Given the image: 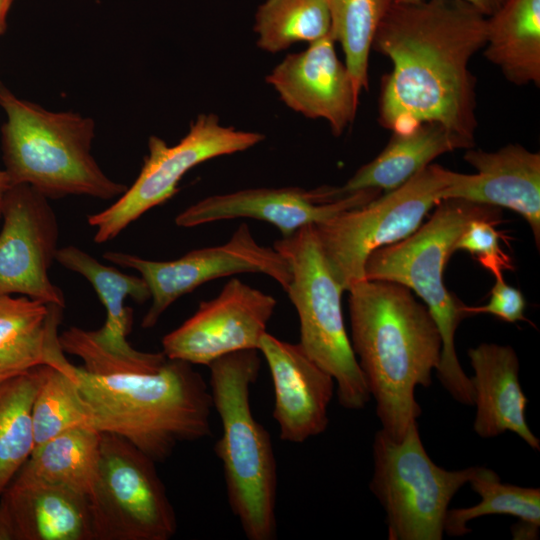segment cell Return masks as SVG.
Instances as JSON below:
<instances>
[{
  "mask_svg": "<svg viewBox=\"0 0 540 540\" xmlns=\"http://www.w3.org/2000/svg\"><path fill=\"white\" fill-rule=\"evenodd\" d=\"M474 146L475 143L435 122L423 123L408 132L392 133L381 153L360 167L343 186L333 187V192L339 198L364 189L389 192L431 164L436 157Z\"/></svg>",
  "mask_w": 540,
  "mask_h": 540,
  "instance_id": "cell-22",
  "label": "cell"
},
{
  "mask_svg": "<svg viewBox=\"0 0 540 540\" xmlns=\"http://www.w3.org/2000/svg\"><path fill=\"white\" fill-rule=\"evenodd\" d=\"M32 418L35 447L66 430L90 427L89 413L76 384L63 370L50 365H43Z\"/></svg>",
  "mask_w": 540,
  "mask_h": 540,
  "instance_id": "cell-30",
  "label": "cell"
},
{
  "mask_svg": "<svg viewBox=\"0 0 540 540\" xmlns=\"http://www.w3.org/2000/svg\"><path fill=\"white\" fill-rule=\"evenodd\" d=\"M349 292L351 345L382 430L401 440L421 415L417 386L429 387L442 339L428 308L406 286L364 279Z\"/></svg>",
  "mask_w": 540,
  "mask_h": 540,
  "instance_id": "cell-2",
  "label": "cell"
},
{
  "mask_svg": "<svg viewBox=\"0 0 540 540\" xmlns=\"http://www.w3.org/2000/svg\"><path fill=\"white\" fill-rule=\"evenodd\" d=\"M62 307L26 296L0 295V381L41 365L62 350Z\"/></svg>",
  "mask_w": 540,
  "mask_h": 540,
  "instance_id": "cell-23",
  "label": "cell"
},
{
  "mask_svg": "<svg viewBox=\"0 0 540 540\" xmlns=\"http://www.w3.org/2000/svg\"><path fill=\"white\" fill-rule=\"evenodd\" d=\"M4 170L11 185L26 184L47 199L120 197L127 186L109 178L91 153L95 122L71 111H50L16 96L0 82Z\"/></svg>",
  "mask_w": 540,
  "mask_h": 540,
  "instance_id": "cell-4",
  "label": "cell"
},
{
  "mask_svg": "<svg viewBox=\"0 0 540 540\" xmlns=\"http://www.w3.org/2000/svg\"><path fill=\"white\" fill-rule=\"evenodd\" d=\"M380 192L364 189L330 201L325 186L312 190L297 187L244 189L198 201L179 213L175 224L188 228L219 220L253 218L274 225L282 237H288L306 225L360 207Z\"/></svg>",
  "mask_w": 540,
  "mask_h": 540,
  "instance_id": "cell-15",
  "label": "cell"
},
{
  "mask_svg": "<svg viewBox=\"0 0 540 540\" xmlns=\"http://www.w3.org/2000/svg\"><path fill=\"white\" fill-rule=\"evenodd\" d=\"M419 0H393V3L398 2H413ZM471 4L481 14L488 17L497 11L506 0H464Z\"/></svg>",
  "mask_w": 540,
  "mask_h": 540,
  "instance_id": "cell-33",
  "label": "cell"
},
{
  "mask_svg": "<svg viewBox=\"0 0 540 540\" xmlns=\"http://www.w3.org/2000/svg\"><path fill=\"white\" fill-rule=\"evenodd\" d=\"M369 488L386 514L389 540H441L448 505L477 466L445 470L427 454L417 421L401 440L382 429L373 441Z\"/></svg>",
  "mask_w": 540,
  "mask_h": 540,
  "instance_id": "cell-8",
  "label": "cell"
},
{
  "mask_svg": "<svg viewBox=\"0 0 540 540\" xmlns=\"http://www.w3.org/2000/svg\"><path fill=\"white\" fill-rule=\"evenodd\" d=\"M393 0H326L330 33L340 43L345 65L360 96L369 87V56L376 30Z\"/></svg>",
  "mask_w": 540,
  "mask_h": 540,
  "instance_id": "cell-28",
  "label": "cell"
},
{
  "mask_svg": "<svg viewBox=\"0 0 540 540\" xmlns=\"http://www.w3.org/2000/svg\"><path fill=\"white\" fill-rule=\"evenodd\" d=\"M100 433L89 497L93 540L171 539L177 519L156 462L123 437Z\"/></svg>",
  "mask_w": 540,
  "mask_h": 540,
  "instance_id": "cell-10",
  "label": "cell"
},
{
  "mask_svg": "<svg viewBox=\"0 0 540 540\" xmlns=\"http://www.w3.org/2000/svg\"><path fill=\"white\" fill-rule=\"evenodd\" d=\"M525 309L526 300L522 292L507 284L503 279L496 280L490 292L489 302L486 305L464 306V311L468 315L491 314L509 323L526 321Z\"/></svg>",
  "mask_w": 540,
  "mask_h": 540,
  "instance_id": "cell-32",
  "label": "cell"
},
{
  "mask_svg": "<svg viewBox=\"0 0 540 540\" xmlns=\"http://www.w3.org/2000/svg\"><path fill=\"white\" fill-rule=\"evenodd\" d=\"M474 375L470 377L476 417L475 433L493 438L507 431L540 451V440L525 419L528 399L519 381V359L509 345L481 343L468 350Z\"/></svg>",
  "mask_w": 540,
  "mask_h": 540,
  "instance_id": "cell-20",
  "label": "cell"
},
{
  "mask_svg": "<svg viewBox=\"0 0 540 540\" xmlns=\"http://www.w3.org/2000/svg\"><path fill=\"white\" fill-rule=\"evenodd\" d=\"M213 408L222 427L214 450L220 459L229 506L249 540L276 536L277 465L271 437L250 406L258 350L224 355L208 365Z\"/></svg>",
  "mask_w": 540,
  "mask_h": 540,
  "instance_id": "cell-6",
  "label": "cell"
},
{
  "mask_svg": "<svg viewBox=\"0 0 540 540\" xmlns=\"http://www.w3.org/2000/svg\"><path fill=\"white\" fill-rule=\"evenodd\" d=\"M87 407L90 427L119 435L157 462L176 446L211 435L210 387L192 364L167 358L154 373L95 375L59 355Z\"/></svg>",
  "mask_w": 540,
  "mask_h": 540,
  "instance_id": "cell-3",
  "label": "cell"
},
{
  "mask_svg": "<svg viewBox=\"0 0 540 540\" xmlns=\"http://www.w3.org/2000/svg\"><path fill=\"white\" fill-rule=\"evenodd\" d=\"M500 220L476 218L468 223L454 245V251L469 252L496 280L503 279V272L513 269L511 258L501 249L503 233L495 226Z\"/></svg>",
  "mask_w": 540,
  "mask_h": 540,
  "instance_id": "cell-31",
  "label": "cell"
},
{
  "mask_svg": "<svg viewBox=\"0 0 540 540\" xmlns=\"http://www.w3.org/2000/svg\"><path fill=\"white\" fill-rule=\"evenodd\" d=\"M56 261L87 279L105 307L104 325L97 330H85L91 345L107 356L142 358L146 352L134 349L127 341L132 329L133 310L125 306V300L130 297L138 304L150 300L151 293L145 280L104 265L76 246L59 248Z\"/></svg>",
  "mask_w": 540,
  "mask_h": 540,
  "instance_id": "cell-21",
  "label": "cell"
},
{
  "mask_svg": "<svg viewBox=\"0 0 540 540\" xmlns=\"http://www.w3.org/2000/svg\"><path fill=\"white\" fill-rule=\"evenodd\" d=\"M263 139L261 133L221 125L214 114L199 115L176 145L169 146L163 139L150 136L148 154L132 186L112 205L88 216V224L96 230L94 241L104 243L116 238L145 212L172 198L182 177L193 167L245 151Z\"/></svg>",
  "mask_w": 540,
  "mask_h": 540,
  "instance_id": "cell-11",
  "label": "cell"
},
{
  "mask_svg": "<svg viewBox=\"0 0 540 540\" xmlns=\"http://www.w3.org/2000/svg\"><path fill=\"white\" fill-rule=\"evenodd\" d=\"M276 300L237 278L230 279L212 300L200 303L197 311L162 339V352L169 359L192 365L259 346Z\"/></svg>",
  "mask_w": 540,
  "mask_h": 540,
  "instance_id": "cell-14",
  "label": "cell"
},
{
  "mask_svg": "<svg viewBox=\"0 0 540 540\" xmlns=\"http://www.w3.org/2000/svg\"><path fill=\"white\" fill-rule=\"evenodd\" d=\"M464 160L477 173L450 170L442 199L457 198L513 210L529 224L539 248L540 153L520 144H508L494 152L473 147L466 149Z\"/></svg>",
  "mask_w": 540,
  "mask_h": 540,
  "instance_id": "cell-18",
  "label": "cell"
},
{
  "mask_svg": "<svg viewBox=\"0 0 540 540\" xmlns=\"http://www.w3.org/2000/svg\"><path fill=\"white\" fill-rule=\"evenodd\" d=\"M43 365L0 381V495L31 456L33 402Z\"/></svg>",
  "mask_w": 540,
  "mask_h": 540,
  "instance_id": "cell-26",
  "label": "cell"
},
{
  "mask_svg": "<svg viewBox=\"0 0 540 540\" xmlns=\"http://www.w3.org/2000/svg\"><path fill=\"white\" fill-rule=\"evenodd\" d=\"M481 500L474 506L448 509L444 532L452 537L464 536L471 530L469 521L485 515H510L519 522L540 527V489L502 483L498 474L477 466L468 482Z\"/></svg>",
  "mask_w": 540,
  "mask_h": 540,
  "instance_id": "cell-27",
  "label": "cell"
},
{
  "mask_svg": "<svg viewBox=\"0 0 540 540\" xmlns=\"http://www.w3.org/2000/svg\"><path fill=\"white\" fill-rule=\"evenodd\" d=\"M14 0H0V35L7 28V16Z\"/></svg>",
  "mask_w": 540,
  "mask_h": 540,
  "instance_id": "cell-34",
  "label": "cell"
},
{
  "mask_svg": "<svg viewBox=\"0 0 540 540\" xmlns=\"http://www.w3.org/2000/svg\"><path fill=\"white\" fill-rule=\"evenodd\" d=\"M103 258L138 271L151 293V306L141 326L150 329L179 297L205 282L238 273H261L277 281L286 292L291 269L274 247L260 245L249 226L241 224L224 244L192 250L171 261H153L133 254L108 251Z\"/></svg>",
  "mask_w": 540,
  "mask_h": 540,
  "instance_id": "cell-12",
  "label": "cell"
},
{
  "mask_svg": "<svg viewBox=\"0 0 540 540\" xmlns=\"http://www.w3.org/2000/svg\"><path fill=\"white\" fill-rule=\"evenodd\" d=\"M326 0H266L255 15L257 46L276 53L300 41L314 42L330 32Z\"/></svg>",
  "mask_w": 540,
  "mask_h": 540,
  "instance_id": "cell-29",
  "label": "cell"
},
{
  "mask_svg": "<svg viewBox=\"0 0 540 540\" xmlns=\"http://www.w3.org/2000/svg\"><path fill=\"white\" fill-rule=\"evenodd\" d=\"M273 247L288 261L291 282L286 291L297 310L300 346L336 384L339 404L359 410L371 395L348 337L342 307L344 291L320 248L314 225H306Z\"/></svg>",
  "mask_w": 540,
  "mask_h": 540,
  "instance_id": "cell-7",
  "label": "cell"
},
{
  "mask_svg": "<svg viewBox=\"0 0 540 540\" xmlns=\"http://www.w3.org/2000/svg\"><path fill=\"white\" fill-rule=\"evenodd\" d=\"M476 218L500 220L501 209L463 199H442L424 225L406 239L373 251L364 267L365 279L402 284L423 300L442 339L436 376L453 399L464 405H474V391L457 357L455 333L469 315L465 305L446 289L443 270L455 252L457 239Z\"/></svg>",
  "mask_w": 540,
  "mask_h": 540,
  "instance_id": "cell-5",
  "label": "cell"
},
{
  "mask_svg": "<svg viewBox=\"0 0 540 540\" xmlns=\"http://www.w3.org/2000/svg\"><path fill=\"white\" fill-rule=\"evenodd\" d=\"M266 81L295 112L326 120L335 136H340L356 116L360 96L345 63L337 56L330 32L304 51L288 54Z\"/></svg>",
  "mask_w": 540,
  "mask_h": 540,
  "instance_id": "cell-16",
  "label": "cell"
},
{
  "mask_svg": "<svg viewBox=\"0 0 540 540\" xmlns=\"http://www.w3.org/2000/svg\"><path fill=\"white\" fill-rule=\"evenodd\" d=\"M49 199L26 184L10 185L1 211L0 295L20 294L65 307L62 290L49 278L59 227Z\"/></svg>",
  "mask_w": 540,
  "mask_h": 540,
  "instance_id": "cell-13",
  "label": "cell"
},
{
  "mask_svg": "<svg viewBox=\"0 0 540 540\" xmlns=\"http://www.w3.org/2000/svg\"><path fill=\"white\" fill-rule=\"evenodd\" d=\"M485 58L512 84H540V0H506L486 17Z\"/></svg>",
  "mask_w": 540,
  "mask_h": 540,
  "instance_id": "cell-24",
  "label": "cell"
},
{
  "mask_svg": "<svg viewBox=\"0 0 540 540\" xmlns=\"http://www.w3.org/2000/svg\"><path fill=\"white\" fill-rule=\"evenodd\" d=\"M100 439L101 433L91 427L66 430L35 447L19 471L89 498L98 470Z\"/></svg>",
  "mask_w": 540,
  "mask_h": 540,
  "instance_id": "cell-25",
  "label": "cell"
},
{
  "mask_svg": "<svg viewBox=\"0 0 540 540\" xmlns=\"http://www.w3.org/2000/svg\"><path fill=\"white\" fill-rule=\"evenodd\" d=\"M486 41V16L464 0L392 3L372 49L392 65L381 78L378 122L392 133L435 122L475 143L472 57Z\"/></svg>",
  "mask_w": 540,
  "mask_h": 540,
  "instance_id": "cell-1",
  "label": "cell"
},
{
  "mask_svg": "<svg viewBox=\"0 0 540 540\" xmlns=\"http://www.w3.org/2000/svg\"><path fill=\"white\" fill-rule=\"evenodd\" d=\"M0 540H93L89 498L19 471L0 495Z\"/></svg>",
  "mask_w": 540,
  "mask_h": 540,
  "instance_id": "cell-19",
  "label": "cell"
},
{
  "mask_svg": "<svg viewBox=\"0 0 540 540\" xmlns=\"http://www.w3.org/2000/svg\"><path fill=\"white\" fill-rule=\"evenodd\" d=\"M273 382L274 410L280 438L302 443L323 433L329 423L328 406L335 389L333 377L318 366L299 343L282 341L269 333L261 339Z\"/></svg>",
  "mask_w": 540,
  "mask_h": 540,
  "instance_id": "cell-17",
  "label": "cell"
},
{
  "mask_svg": "<svg viewBox=\"0 0 540 540\" xmlns=\"http://www.w3.org/2000/svg\"><path fill=\"white\" fill-rule=\"evenodd\" d=\"M10 185H11V182L7 173L5 172L4 169L0 170V219H1L3 200Z\"/></svg>",
  "mask_w": 540,
  "mask_h": 540,
  "instance_id": "cell-35",
  "label": "cell"
},
{
  "mask_svg": "<svg viewBox=\"0 0 540 540\" xmlns=\"http://www.w3.org/2000/svg\"><path fill=\"white\" fill-rule=\"evenodd\" d=\"M450 170L429 164L398 188L314 225L322 253L344 291L365 279L369 255L412 235L442 200Z\"/></svg>",
  "mask_w": 540,
  "mask_h": 540,
  "instance_id": "cell-9",
  "label": "cell"
}]
</instances>
